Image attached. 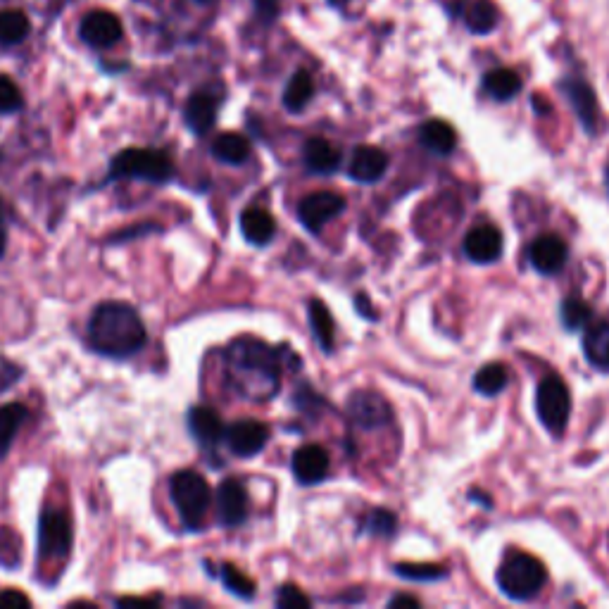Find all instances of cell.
Instances as JSON below:
<instances>
[{
  "label": "cell",
  "mask_w": 609,
  "mask_h": 609,
  "mask_svg": "<svg viewBox=\"0 0 609 609\" xmlns=\"http://www.w3.org/2000/svg\"><path fill=\"white\" fill-rule=\"evenodd\" d=\"M226 381L238 398L250 403H267L279 393L281 357L279 350L257 338H236L226 348Z\"/></svg>",
  "instance_id": "6da1fadb"
},
{
  "label": "cell",
  "mask_w": 609,
  "mask_h": 609,
  "mask_svg": "<svg viewBox=\"0 0 609 609\" xmlns=\"http://www.w3.org/2000/svg\"><path fill=\"white\" fill-rule=\"evenodd\" d=\"M148 341L143 319L129 303H100L89 319V343L96 353L105 357L136 355Z\"/></svg>",
  "instance_id": "7a4b0ae2"
},
{
  "label": "cell",
  "mask_w": 609,
  "mask_h": 609,
  "mask_svg": "<svg viewBox=\"0 0 609 609\" xmlns=\"http://www.w3.org/2000/svg\"><path fill=\"white\" fill-rule=\"evenodd\" d=\"M110 179H141L150 184H167L174 179V162L165 150L127 148L110 162Z\"/></svg>",
  "instance_id": "3957f363"
},
{
  "label": "cell",
  "mask_w": 609,
  "mask_h": 609,
  "mask_svg": "<svg viewBox=\"0 0 609 609\" xmlns=\"http://www.w3.org/2000/svg\"><path fill=\"white\" fill-rule=\"evenodd\" d=\"M169 493H172V500L177 505L179 517L186 524V529H200L212 502L210 483L205 481V476L193 472V469H181V472L172 476Z\"/></svg>",
  "instance_id": "277c9868"
},
{
  "label": "cell",
  "mask_w": 609,
  "mask_h": 609,
  "mask_svg": "<svg viewBox=\"0 0 609 609\" xmlns=\"http://www.w3.org/2000/svg\"><path fill=\"white\" fill-rule=\"evenodd\" d=\"M545 579L548 574H545L541 560L526 552H514L498 569V586L512 600H529L538 595L545 586Z\"/></svg>",
  "instance_id": "5b68a950"
},
{
  "label": "cell",
  "mask_w": 609,
  "mask_h": 609,
  "mask_svg": "<svg viewBox=\"0 0 609 609\" xmlns=\"http://www.w3.org/2000/svg\"><path fill=\"white\" fill-rule=\"evenodd\" d=\"M536 410L541 424L555 436L567 429L571 414V393L560 376L550 374L538 384L536 391Z\"/></svg>",
  "instance_id": "8992f818"
},
{
  "label": "cell",
  "mask_w": 609,
  "mask_h": 609,
  "mask_svg": "<svg viewBox=\"0 0 609 609\" xmlns=\"http://www.w3.org/2000/svg\"><path fill=\"white\" fill-rule=\"evenodd\" d=\"M69 550H72V521L67 512L46 510L39 521V557L43 562L62 560Z\"/></svg>",
  "instance_id": "52a82bcc"
},
{
  "label": "cell",
  "mask_w": 609,
  "mask_h": 609,
  "mask_svg": "<svg viewBox=\"0 0 609 609\" xmlns=\"http://www.w3.org/2000/svg\"><path fill=\"white\" fill-rule=\"evenodd\" d=\"M345 207V198L336 191H317L312 196L300 200L298 205V219L310 234H319L324 224L338 217Z\"/></svg>",
  "instance_id": "ba28073f"
},
{
  "label": "cell",
  "mask_w": 609,
  "mask_h": 609,
  "mask_svg": "<svg viewBox=\"0 0 609 609\" xmlns=\"http://www.w3.org/2000/svg\"><path fill=\"white\" fill-rule=\"evenodd\" d=\"M79 36L91 48H112L124 36L122 20H119L115 12L93 10L81 20Z\"/></svg>",
  "instance_id": "9c48e42d"
},
{
  "label": "cell",
  "mask_w": 609,
  "mask_h": 609,
  "mask_svg": "<svg viewBox=\"0 0 609 609\" xmlns=\"http://www.w3.org/2000/svg\"><path fill=\"white\" fill-rule=\"evenodd\" d=\"M224 441L234 455L255 457L257 452L265 450L269 441V426L257 422V419H241V422L231 424L224 431Z\"/></svg>",
  "instance_id": "30bf717a"
},
{
  "label": "cell",
  "mask_w": 609,
  "mask_h": 609,
  "mask_svg": "<svg viewBox=\"0 0 609 609\" xmlns=\"http://www.w3.org/2000/svg\"><path fill=\"white\" fill-rule=\"evenodd\" d=\"M348 412L350 419H353L357 426H362V429H379V426H386L391 422L393 417L391 405H388L379 393L372 391H357L350 395Z\"/></svg>",
  "instance_id": "8fae6325"
},
{
  "label": "cell",
  "mask_w": 609,
  "mask_h": 609,
  "mask_svg": "<svg viewBox=\"0 0 609 609\" xmlns=\"http://www.w3.org/2000/svg\"><path fill=\"white\" fill-rule=\"evenodd\" d=\"M462 248L476 265H493L502 255V234L493 224H479L464 238Z\"/></svg>",
  "instance_id": "7c38bea8"
},
{
  "label": "cell",
  "mask_w": 609,
  "mask_h": 609,
  "mask_svg": "<svg viewBox=\"0 0 609 609\" xmlns=\"http://www.w3.org/2000/svg\"><path fill=\"white\" fill-rule=\"evenodd\" d=\"M291 467L295 481L303 483V486H315V483L324 481L326 474H329V452L322 445H303V448L293 452Z\"/></svg>",
  "instance_id": "4fadbf2b"
},
{
  "label": "cell",
  "mask_w": 609,
  "mask_h": 609,
  "mask_svg": "<svg viewBox=\"0 0 609 609\" xmlns=\"http://www.w3.org/2000/svg\"><path fill=\"white\" fill-rule=\"evenodd\" d=\"M567 257H569L567 243L555 234H545L541 238H536L529 250L531 265L545 276L562 272L564 265H567Z\"/></svg>",
  "instance_id": "5bb4252c"
},
{
  "label": "cell",
  "mask_w": 609,
  "mask_h": 609,
  "mask_svg": "<svg viewBox=\"0 0 609 609\" xmlns=\"http://www.w3.org/2000/svg\"><path fill=\"white\" fill-rule=\"evenodd\" d=\"M217 512L224 526H241L248 517V493L241 481L226 479L217 491Z\"/></svg>",
  "instance_id": "9a60e30c"
},
{
  "label": "cell",
  "mask_w": 609,
  "mask_h": 609,
  "mask_svg": "<svg viewBox=\"0 0 609 609\" xmlns=\"http://www.w3.org/2000/svg\"><path fill=\"white\" fill-rule=\"evenodd\" d=\"M217 112H219V96L205 89V91H196L191 98H188L184 108V119L193 134L205 136L207 131L215 127Z\"/></svg>",
  "instance_id": "2e32d148"
},
{
  "label": "cell",
  "mask_w": 609,
  "mask_h": 609,
  "mask_svg": "<svg viewBox=\"0 0 609 609\" xmlns=\"http://www.w3.org/2000/svg\"><path fill=\"white\" fill-rule=\"evenodd\" d=\"M562 91L567 93L571 108H574L576 117L583 124L588 134H595L598 129V98L583 79H567L562 81Z\"/></svg>",
  "instance_id": "e0dca14e"
},
{
  "label": "cell",
  "mask_w": 609,
  "mask_h": 609,
  "mask_svg": "<svg viewBox=\"0 0 609 609\" xmlns=\"http://www.w3.org/2000/svg\"><path fill=\"white\" fill-rule=\"evenodd\" d=\"M386 169H388V155L384 150L372 146H360L353 153L348 174L350 179L360 181V184H374V181L384 177Z\"/></svg>",
  "instance_id": "ac0fdd59"
},
{
  "label": "cell",
  "mask_w": 609,
  "mask_h": 609,
  "mask_svg": "<svg viewBox=\"0 0 609 609\" xmlns=\"http://www.w3.org/2000/svg\"><path fill=\"white\" fill-rule=\"evenodd\" d=\"M188 429H191L193 436H196V441L200 445H207V448H212V445H217L224 438V424L222 417L212 410V407H193L191 412H188Z\"/></svg>",
  "instance_id": "d6986e66"
},
{
  "label": "cell",
  "mask_w": 609,
  "mask_h": 609,
  "mask_svg": "<svg viewBox=\"0 0 609 609\" xmlns=\"http://www.w3.org/2000/svg\"><path fill=\"white\" fill-rule=\"evenodd\" d=\"M305 167L315 174H331L341 167V150L326 138H310L303 148Z\"/></svg>",
  "instance_id": "ffe728a7"
},
{
  "label": "cell",
  "mask_w": 609,
  "mask_h": 609,
  "mask_svg": "<svg viewBox=\"0 0 609 609\" xmlns=\"http://www.w3.org/2000/svg\"><path fill=\"white\" fill-rule=\"evenodd\" d=\"M583 353L586 360L600 372H609V322H593L583 334Z\"/></svg>",
  "instance_id": "44dd1931"
},
{
  "label": "cell",
  "mask_w": 609,
  "mask_h": 609,
  "mask_svg": "<svg viewBox=\"0 0 609 609\" xmlns=\"http://www.w3.org/2000/svg\"><path fill=\"white\" fill-rule=\"evenodd\" d=\"M241 231L246 236V241L253 243V246H267L276 234V222L262 207H248L241 215Z\"/></svg>",
  "instance_id": "7402d4cb"
},
{
  "label": "cell",
  "mask_w": 609,
  "mask_h": 609,
  "mask_svg": "<svg viewBox=\"0 0 609 609\" xmlns=\"http://www.w3.org/2000/svg\"><path fill=\"white\" fill-rule=\"evenodd\" d=\"M419 143L433 155H450L457 146V134L443 119H429L419 129Z\"/></svg>",
  "instance_id": "603a6c76"
},
{
  "label": "cell",
  "mask_w": 609,
  "mask_h": 609,
  "mask_svg": "<svg viewBox=\"0 0 609 609\" xmlns=\"http://www.w3.org/2000/svg\"><path fill=\"white\" fill-rule=\"evenodd\" d=\"M212 155L224 165H243L250 158V141L236 131H226L212 143Z\"/></svg>",
  "instance_id": "cb8c5ba5"
},
{
  "label": "cell",
  "mask_w": 609,
  "mask_h": 609,
  "mask_svg": "<svg viewBox=\"0 0 609 609\" xmlns=\"http://www.w3.org/2000/svg\"><path fill=\"white\" fill-rule=\"evenodd\" d=\"M29 410L20 403H10L0 407V460L8 455L12 441H15L17 431L27 422Z\"/></svg>",
  "instance_id": "d4e9b609"
},
{
  "label": "cell",
  "mask_w": 609,
  "mask_h": 609,
  "mask_svg": "<svg viewBox=\"0 0 609 609\" xmlns=\"http://www.w3.org/2000/svg\"><path fill=\"white\" fill-rule=\"evenodd\" d=\"M31 31L29 17L22 10H0V46H20Z\"/></svg>",
  "instance_id": "484cf974"
},
{
  "label": "cell",
  "mask_w": 609,
  "mask_h": 609,
  "mask_svg": "<svg viewBox=\"0 0 609 609\" xmlns=\"http://www.w3.org/2000/svg\"><path fill=\"white\" fill-rule=\"evenodd\" d=\"M483 89L495 100H512L521 91V79L512 69H493L483 79Z\"/></svg>",
  "instance_id": "4316f807"
},
{
  "label": "cell",
  "mask_w": 609,
  "mask_h": 609,
  "mask_svg": "<svg viewBox=\"0 0 609 609\" xmlns=\"http://www.w3.org/2000/svg\"><path fill=\"white\" fill-rule=\"evenodd\" d=\"M312 96H315V84H312V77L305 72V69H300V72H295L291 81L286 84V91H284L286 110H291V112L305 110V105L310 103Z\"/></svg>",
  "instance_id": "83f0119b"
},
{
  "label": "cell",
  "mask_w": 609,
  "mask_h": 609,
  "mask_svg": "<svg viewBox=\"0 0 609 609\" xmlns=\"http://www.w3.org/2000/svg\"><path fill=\"white\" fill-rule=\"evenodd\" d=\"M307 315H310L312 334H315L319 345H322V350L331 353V350H334V319H331L326 305L322 300H312L310 307H307Z\"/></svg>",
  "instance_id": "f1b7e54d"
},
{
  "label": "cell",
  "mask_w": 609,
  "mask_h": 609,
  "mask_svg": "<svg viewBox=\"0 0 609 609\" xmlns=\"http://www.w3.org/2000/svg\"><path fill=\"white\" fill-rule=\"evenodd\" d=\"M507 379H510V374H507V369L502 364H486L474 376V391L486 395V398H495V395H500L507 388Z\"/></svg>",
  "instance_id": "f546056e"
},
{
  "label": "cell",
  "mask_w": 609,
  "mask_h": 609,
  "mask_svg": "<svg viewBox=\"0 0 609 609\" xmlns=\"http://www.w3.org/2000/svg\"><path fill=\"white\" fill-rule=\"evenodd\" d=\"M464 20H467V27L472 29L474 34H488V31H493L495 24H498V8H495L491 0H474V3L469 5Z\"/></svg>",
  "instance_id": "4dcf8cb0"
},
{
  "label": "cell",
  "mask_w": 609,
  "mask_h": 609,
  "mask_svg": "<svg viewBox=\"0 0 609 609\" xmlns=\"http://www.w3.org/2000/svg\"><path fill=\"white\" fill-rule=\"evenodd\" d=\"M560 319L569 331L586 329V326L593 322V307L583 298H567L560 307Z\"/></svg>",
  "instance_id": "1f68e13d"
},
{
  "label": "cell",
  "mask_w": 609,
  "mask_h": 609,
  "mask_svg": "<svg viewBox=\"0 0 609 609\" xmlns=\"http://www.w3.org/2000/svg\"><path fill=\"white\" fill-rule=\"evenodd\" d=\"M222 581L238 598L250 600L255 595V583L250 581L243 571H238L234 564H222Z\"/></svg>",
  "instance_id": "d6a6232c"
},
{
  "label": "cell",
  "mask_w": 609,
  "mask_h": 609,
  "mask_svg": "<svg viewBox=\"0 0 609 609\" xmlns=\"http://www.w3.org/2000/svg\"><path fill=\"white\" fill-rule=\"evenodd\" d=\"M395 574L410 581H438L445 576V569L438 564H395Z\"/></svg>",
  "instance_id": "836d02e7"
},
{
  "label": "cell",
  "mask_w": 609,
  "mask_h": 609,
  "mask_svg": "<svg viewBox=\"0 0 609 609\" xmlns=\"http://www.w3.org/2000/svg\"><path fill=\"white\" fill-rule=\"evenodd\" d=\"M24 98L22 91L17 89V84L10 77H5V74H0V112L3 115H10V112L22 110Z\"/></svg>",
  "instance_id": "e575fe53"
},
{
  "label": "cell",
  "mask_w": 609,
  "mask_h": 609,
  "mask_svg": "<svg viewBox=\"0 0 609 609\" xmlns=\"http://www.w3.org/2000/svg\"><path fill=\"white\" fill-rule=\"evenodd\" d=\"M369 533L374 536H393L395 529H398V519H395L393 512L388 510H372L367 514V521H364Z\"/></svg>",
  "instance_id": "d590c367"
},
{
  "label": "cell",
  "mask_w": 609,
  "mask_h": 609,
  "mask_svg": "<svg viewBox=\"0 0 609 609\" xmlns=\"http://www.w3.org/2000/svg\"><path fill=\"white\" fill-rule=\"evenodd\" d=\"M276 605H279L281 609H288V607H310V598H307V595L300 588L284 586V588L279 590V598H276Z\"/></svg>",
  "instance_id": "8d00e7d4"
},
{
  "label": "cell",
  "mask_w": 609,
  "mask_h": 609,
  "mask_svg": "<svg viewBox=\"0 0 609 609\" xmlns=\"http://www.w3.org/2000/svg\"><path fill=\"white\" fill-rule=\"evenodd\" d=\"M29 605H31V600L22 593V590L8 588L0 593V607L3 609H20V607H29Z\"/></svg>",
  "instance_id": "74e56055"
},
{
  "label": "cell",
  "mask_w": 609,
  "mask_h": 609,
  "mask_svg": "<svg viewBox=\"0 0 609 609\" xmlns=\"http://www.w3.org/2000/svg\"><path fill=\"white\" fill-rule=\"evenodd\" d=\"M388 607L391 609H398V607H419V600L412 598V595H395V598H391V602H388Z\"/></svg>",
  "instance_id": "f35d334b"
},
{
  "label": "cell",
  "mask_w": 609,
  "mask_h": 609,
  "mask_svg": "<svg viewBox=\"0 0 609 609\" xmlns=\"http://www.w3.org/2000/svg\"><path fill=\"white\" fill-rule=\"evenodd\" d=\"M357 303H360V305H357V310H360L364 317H369V319H372V317H374V319H376V315H374V310H369V307H367L369 303H367V298H364V295H357Z\"/></svg>",
  "instance_id": "ab89813d"
},
{
  "label": "cell",
  "mask_w": 609,
  "mask_h": 609,
  "mask_svg": "<svg viewBox=\"0 0 609 609\" xmlns=\"http://www.w3.org/2000/svg\"><path fill=\"white\" fill-rule=\"evenodd\" d=\"M5 253V229H3V217H0V257Z\"/></svg>",
  "instance_id": "60d3db41"
},
{
  "label": "cell",
  "mask_w": 609,
  "mask_h": 609,
  "mask_svg": "<svg viewBox=\"0 0 609 609\" xmlns=\"http://www.w3.org/2000/svg\"><path fill=\"white\" fill-rule=\"evenodd\" d=\"M607 188H609V169H607Z\"/></svg>",
  "instance_id": "b9f144b4"
},
{
  "label": "cell",
  "mask_w": 609,
  "mask_h": 609,
  "mask_svg": "<svg viewBox=\"0 0 609 609\" xmlns=\"http://www.w3.org/2000/svg\"><path fill=\"white\" fill-rule=\"evenodd\" d=\"M198 3H210V0H198Z\"/></svg>",
  "instance_id": "7bdbcfd3"
}]
</instances>
